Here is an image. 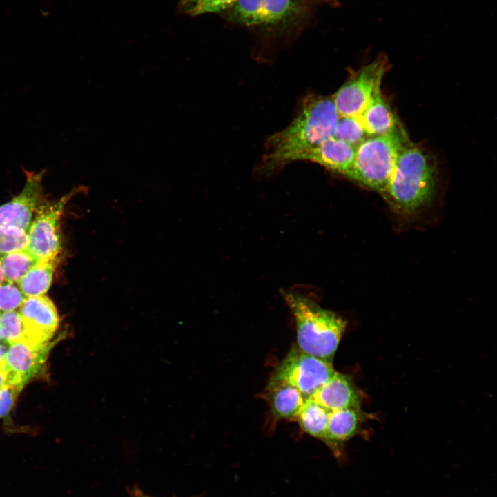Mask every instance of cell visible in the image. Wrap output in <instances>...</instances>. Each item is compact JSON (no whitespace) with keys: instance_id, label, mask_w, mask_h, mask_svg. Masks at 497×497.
<instances>
[{"instance_id":"cell-1","label":"cell","mask_w":497,"mask_h":497,"mask_svg":"<svg viewBox=\"0 0 497 497\" xmlns=\"http://www.w3.org/2000/svg\"><path fill=\"white\" fill-rule=\"evenodd\" d=\"M339 118L332 97L314 94L306 96L291 123L268 138L262 170L275 171L334 137Z\"/></svg>"},{"instance_id":"cell-2","label":"cell","mask_w":497,"mask_h":497,"mask_svg":"<svg viewBox=\"0 0 497 497\" xmlns=\"http://www.w3.org/2000/svg\"><path fill=\"white\" fill-rule=\"evenodd\" d=\"M283 296L295 321L298 348L332 363L346 321L302 295L284 292Z\"/></svg>"},{"instance_id":"cell-3","label":"cell","mask_w":497,"mask_h":497,"mask_svg":"<svg viewBox=\"0 0 497 497\" xmlns=\"http://www.w3.org/2000/svg\"><path fill=\"white\" fill-rule=\"evenodd\" d=\"M435 187L434 170L428 157L407 143L398 154L384 194L393 207L409 213L431 200Z\"/></svg>"},{"instance_id":"cell-4","label":"cell","mask_w":497,"mask_h":497,"mask_svg":"<svg viewBox=\"0 0 497 497\" xmlns=\"http://www.w3.org/2000/svg\"><path fill=\"white\" fill-rule=\"evenodd\" d=\"M407 143L399 126L387 134L368 137L356 147L353 165L346 177L384 193L398 154Z\"/></svg>"},{"instance_id":"cell-5","label":"cell","mask_w":497,"mask_h":497,"mask_svg":"<svg viewBox=\"0 0 497 497\" xmlns=\"http://www.w3.org/2000/svg\"><path fill=\"white\" fill-rule=\"evenodd\" d=\"M306 12L302 0H237L222 16L247 28L282 30L300 22Z\"/></svg>"},{"instance_id":"cell-6","label":"cell","mask_w":497,"mask_h":497,"mask_svg":"<svg viewBox=\"0 0 497 497\" xmlns=\"http://www.w3.org/2000/svg\"><path fill=\"white\" fill-rule=\"evenodd\" d=\"M335 373L331 362L294 347L276 367L267 386L288 384L296 388L307 399Z\"/></svg>"},{"instance_id":"cell-7","label":"cell","mask_w":497,"mask_h":497,"mask_svg":"<svg viewBox=\"0 0 497 497\" xmlns=\"http://www.w3.org/2000/svg\"><path fill=\"white\" fill-rule=\"evenodd\" d=\"M75 188L61 197L42 202L27 232L26 249L38 260L57 259L61 246V219L70 199L79 192Z\"/></svg>"},{"instance_id":"cell-8","label":"cell","mask_w":497,"mask_h":497,"mask_svg":"<svg viewBox=\"0 0 497 497\" xmlns=\"http://www.w3.org/2000/svg\"><path fill=\"white\" fill-rule=\"evenodd\" d=\"M387 61L380 57L363 66L332 97L340 117H358L363 112L373 94L380 89Z\"/></svg>"},{"instance_id":"cell-9","label":"cell","mask_w":497,"mask_h":497,"mask_svg":"<svg viewBox=\"0 0 497 497\" xmlns=\"http://www.w3.org/2000/svg\"><path fill=\"white\" fill-rule=\"evenodd\" d=\"M26 183L21 191L0 206V226L14 227L28 232L35 213L42 203L44 170H25Z\"/></svg>"},{"instance_id":"cell-10","label":"cell","mask_w":497,"mask_h":497,"mask_svg":"<svg viewBox=\"0 0 497 497\" xmlns=\"http://www.w3.org/2000/svg\"><path fill=\"white\" fill-rule=\"evenodd\" d=\"M18 311L23 325L24 341L35 344L50 341L58 328L59 317L48 296L26 298Z\"/></svg>"},{"instance_id":"cell-11","label":"cell","mask_w":497,"mask_h":497,"mask_svg":"<svg viewBox=\"0 0 497 497\" xmlns=\"http://www.w3.org/2000/svg\"><path fill=\"white\" fill-rule=\"evenodd\" d=\"M55 343L35 344L22 340L8 344L4 358L7 369L26 385L43 370Z\"/></svg>"},{"instance_id":"cell-12","label":"cell","mask_w":497,"mask_h":497,"mask_svg":"<svg viewBox=\"0 0 497 497\" xmlns=\"http://www.w3.org/2000/svg\"><path fill=\"white\" fill-rule=\"evenodd\" d=\"M330 411L360 409L362 396L351 377L335 371L310 398Z\"/></svg>"},{"instance_id":"cell-13","label":"cell","mask_w":497,"mask_h":497,"mask_svg":"<svg viewBox=\"0 0 497 497\" xmlns=\"http://www.w3.org/2000/svg\"><path fill=\"white\" fill-rule=\"evenodd\" d=\"M371 415L360 409H344L331 411L322 441L339 456L342 445L358 434L362 425Z\"/></svg>"},{"instance_id":"cell-14","label":"cell","mask_w":497,"mask_h":497,"mask_svg":"<svg viewBox=\"0 0 497 497\" xmlns=\"http://www.w3.org/2000/svg\"><path fill=\"white\" fill-rule=\"evenodd\" d=\"M355 148L342 140L332 137L302 153L296 161L312 162L346 176L353 165Z\"/></svg>"},{"instance_id":"cell-15","label":"cell","mask_w":497,"mask_h":497,"mask_svg":"<svg viewBox=\"0 0 497 497\" xmlns=\"http://www.w3.org/2000/svg\"><path fill=\"white\" fill-rule=\"evenodd\" d=\"M359 117L369 136L384 135L398 126L396 118L380 89L376 91Z\"/></svg>"},{"instance_id":"cell-16","label":"cell","mask_w":497,"mask_h":497,"mask_svg":"<svg viewBox=\"0 0 497 497\" xmlns=\"http://www.w3.org/2000/svg\"><path fill=\"white\" fill-rule=\"evenodd\" d=\"M271 411L277 419H297L306 398L288 384L267 386Z\"/></svg>"},{"instance_id":"cell-17","label":"cell","mask_w":497,"mask_h":497,"mask_svg":"<svg viewBox=\"0 0 497 497\" xmlns=\"http://www.w3.org/2000/svg\"><path fill=\"white\" fill-rule=\"evenodd\" d=\"M57 260H38L17 283L26 298L46 294L52 282Z\"/></svg>"},{"instance_id":"cell-18","label":"cell","mask_w":497,"mask_h":497,"mask_svg":"<svg viewBox=\"0 0 497 497\" xmlns=\"http://www.w3.org/2000/svg\"><path fill=\"white\" fill-rule=\"evenodd\" d=\"M330 411L311 398L304 403L297 420L302 429L311 436L323 440Z\"/></svg>"},{"instance_id":"cell-19","label":"cell","mask_w":497,"mask_h":497,"mask_svg":"<svg viewBox=\"0 0 497 497\" xmlns=\"http://www.w3.org/2000/svg\"><path fill=\"white\" fill-rule=\"evenodd\" d=\"M1 261L5 280L17 284L38 260L25 248L2 255Z\"/></svg>"},{"instance_id":"cell-20","label":"cell","mask_w":497,"mask_h":497,"mask_svg":"<svg viewBox=\"0 0 497 497\" xmlns=\"http://www.w3.org/2000/svg\"><path fill=\"white\" fill-rule=\"evenodd\" d=\"M237 0H180L177 12L195 17L202 14L215 13L222 15Z\"/></svg>"},{"instance_id":"cell-21","label":"cell","mask_w":497,"mask_h":497,"mask_svg":"<svg viewBox=\"0 0 497 497\" xmlns=\"http://www.w3.org/2000/svg\"><path fill=\"white\" fill-rule=\"evenodd\" d=\"M369 137L359 116L340 117L334 137L356 148Z\"/></svg>"},{"instance_id":"cell-22","label":"cell","mask_w":497,"mask_h":497,"mask_svg":"<svg viewBox=\"0 0 497 497\" xmlns=\"http://www.w3.org/2000/svg\"><path fill=\"white\" fill-rule=\"evenodd\" d=\"M0 336L8 344L25 340L23 325L18 311L0 313Z\"/></svg>"},{"instance_id":"cell-23","label":"cell","mask_w":497,"mask_h":497,"mask_svg":"<svg viewBox=\"0 0 497 497\" xmlns=\"http://www.w3.org/2000/svg\"><path fill=\"white\" fill-rule=\"evenodd\" d=\"M28 245L27 232L14 227L0 226V256L25 249Z\"/></svg>"},{"instance_id":"cell-24","label":"cell","mask_w":497,"mask_h":497,"mask_svg":"<svg viewBox=\"0 0 497 497\" xmlns=\"http://www.w3.org/2000/svg\"><path fill=\"white\" fill-rule=\"evenodd\" d=\"M25 299L17 284L7 281L0 284V312L17 311Z\"/></svg>"},{"instance_id":"cell-25","label":"cell","mask_w":497,"mask_h":497,"mask_svg":"<svg viewBox=\"0 0 497 497\" xmlns=\"http://www.w3.org/2000/svg\"><path fill=\"white\" fill-rule=\"evenodd\" d=\"M23 386L7 384L0 389V418L9 414Z\"/></svg>"},{"instance_id":"cell-26","label":"cell","mask_w":497,"mask_h":497,"mask_svg":"<svg viewBox=\"0 0 497 497\" xmlns=\"http://www.w3.org/2000/svg\"><path fill=\"white\" fill-rule=\"evenodd\" d=\"M14 384L12 376L7 368H0V389L7 384Z\"/></svg>"},{"instance_id":"cell-27","label":"cell","mask_w":497,"mask_h":497,"mask_svg":"<svg viewBox=\"0 0 497 497\" xmlns=\"http://www.w3.org/2000/svg\"><path fill=\"white\" fill-rule=\"evenodd\" d=\"M8 349V347L0 344V368H6V362H5V355Z\"/></svg>"},{"instance_id":"cell-28","label":"cell","mask_w":497,"mask_h":497,"mask_svg":"<svg viewBox=\"0 0 497 497\" xmlns=\"http://www.w3.org/2000/svg\"><path fill=\"white\" fill-rule=\"evenodd\" d=\"M132 497H151L144 494L141 490L137 488H135L132 491Z\"/></svg>"},{"instance_id":"cell-29","label":"cell","mask_w":497,"mask_h":497,"mask_svg":"<svg viewBox=\"0 0 497 497\" xmlns=\"http://www.w3.org/2000/svg\"><path fill=\"white\" fill-rule=\"evenodd\" d=\"M5 280L3 270H2V266H1V256H0V284L3 282Z\"/></svg>"},{"instance_id":"cell-30","label":"cell","mask_w":497,"mask_h":497,"mask_svg":"<svg viewBox=\"0 0 497 497\" xmlns=\"http://www.w3.org/2000/svg\"><path fill=\"white\" fill-rule=\"evenodd\" d=\"M1 341H2V340H1V336H0V342H1Z\"/></svg>"},{"instance_id":"cell-31","label":"cell","mask_w":497,"mask_h":497,"mask_svg":"<svg viewBox=\"0 0 497 497\" xmlns=\"http://www.w3.org/2000/svg\"><path fill=\"white\" fill-rule=\"evenodd\" d=\"M302 1H304V0H302Z\"/></svg>"},{"instance_id":"cell-32","label":"cell","mask_w":497,"mask_h":497,"mask_svg":"<svg viewBox=\"0 0 497 497\" xmlns=\"http://www.w3.org/2000/svg\"><path fill=\"white\" fill-rule=\"evenodd\" d=\"M1 313V312H0Z\"/></svg>"}]
</instances>
